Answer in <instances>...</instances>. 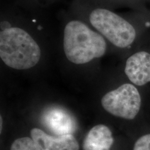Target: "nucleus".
Instances as JSON below:
<instances>
[{"label":"nucleus","instance_id":"f257e3e1","mask_svg":"<svg viewBox=\"0 0 150 150\" xmlns=\"http://www.w3.org/2000/svg\"><path fill=\"white\" fill-rule=\"evenodd\" d=\"M108 41L82 20L74 19L65 25L63 47L67 59L75 65H83L102 57Z\"/></svg>","mask_w":150,"mask_h":150},{"label":"nucleus","instance_id":"f03ea898","mask_svg":"<svg viewBox=\"0 0 150 150\" xmlns=\"http://www.w3.org/2000/svg\"><path fill=\"white\" fill-rule=\"evenodd\" d=\"M42 50L31 34L20 27H4L0 31V58L11 68L29 70L40 61Z\"/></svg>","mask_w":150,"mask_h":150},{"label":"nucleus","instance_id":"7ed1b4c3","mask_svg":"<svg viewBox=\"0 0 150 150\" xmlns=\"http://www.w3.org/2000/svg\"><path fill=\"white\" fill-rule=\"evenodd\" d=\"M88 22L95 31L117 48L128 47L136 38L134 26L109 9L93 8L88 14Z\"/></svg>","mask_w":150,"mask_h":150},{"label":"nucleus","instance_id":"20e7f679","mask_svg":"<svg viewBox=\"0 0 150 150\" xmlns=\"http://www.w3.org/2000/svg\"><path fill=\"white\" fill-rule=\"evenodd\" d=\"M101 102L103 108L111 115L131 120L138 115L142 99L135 85L127 83L106 93Z\"/></svg>","mask_w":150,"mask_h":150},{"label":"nucleus","instance_id":"39448f33","mask_svg":"<svg viewBox=\"0 0 150 150\" xmlns=\"http://www.w3.org/2000/svg\"><path fill=\"white\" fill-rule=\"evenodd\" d=\"M42 122L56 136L72 134L76 129V122L70 111L60 106H51L43 110Z\"/></svg>","mask_w":150,"mask_h":150},{"label":"nucleus","instance_id":"423d86ee","mask_svg":"<svg viewBox=\"0 0 150 150\" xmlns=\"http://www.w3.org/2000/svg\"><path fill=\"white\" fill-rule=\"evenodd\" d=\"M125 72L134 85L142 86L150 83V54L140 51L129 56Z\"/></svg>","mask_w":150,"mask_h":150},{"label":"nucleus","instance_id":"0eeeda50","mask_svg":"<svg viewBox=\"0 0 150 150\" xmlns=\"http://www.w3.org/2000/svg\"><path fill=\"white\" fill-rule=\"evenodd\" d=\"M31 136L38 150H79V144L72 134L52 136L34 128Z\"/></svg>","mask_w":150,"mask_h":150},{"label":"nucleus","instance_id":"6e6552de","mask_svg":"<svg viewBox=\"0 0 150 150\" xmlns=\"http://www.w3.org/2000/svg\"><path fill=\"white\" fill-rule=\"evenodd\" d=\"M114 142L111 131L107 126L98 125L88 131L83 142V150H110Z\"/></svg>","mask_w":150,"mask_h":150},{"label":"nucleus","instance_id":"1a4fd4ad","mask_svg":"<svg viewBox=\"0 0 150 150\" xmlns=\"http://www.w3.org/2000/svg\"><path fill=\"white\" fill-rule=\"evenodd\" d=\"M11 150H38L32 138L23 137L16 139L13 142Z\"/></svg>","mask_w":150,"mask_h":150},{"label":"nucleus","instance_id":"9d476101","mask_svg":"<svg viewBox=\"0 0 150 150\" xmlns=\"http://www.w3.org/2000/svg\"><path fill=\"white\" fill-rule=\"evenodd\" d=\"M133 150H150V134H146L137 139Z\"/></svg>","mask_w":150,"mask_h":150},{"label":"nucleus","instance_id":"9b49d317","mask_svg":"<svg viewBox=\"0 0 150 150\" xmlns=\"http://www.w3.org/2000/svg\"><path fill=\"white\" fill-rule=\"evenodd\" d=\"M0 120H1V122H0V125H1V126H0V129H1V130H2V117L1 116V117H0Z\"/></svg>","mask_w":150,"mask_h":150}]
</instances>
